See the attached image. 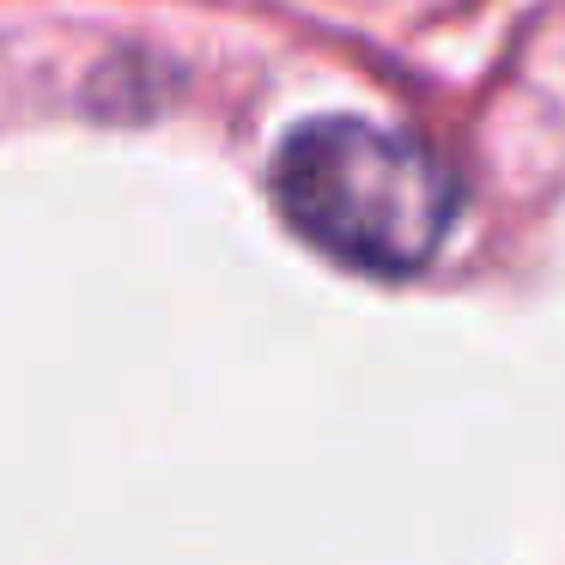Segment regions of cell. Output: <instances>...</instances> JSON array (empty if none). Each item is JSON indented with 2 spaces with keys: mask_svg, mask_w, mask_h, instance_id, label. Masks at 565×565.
I'll return each instance as SVG.
<instances>
[{
  "mask_svg": "<svg viewBox=\"0 0 565 565\" xmlns=\"http://www.w3.org/2000/svg\"><path fill=\"white\" fill-rule=\"evenodd\" d=\"M274 201L322 256L365 274H414L456 220V177L414 135L365 116H322L280 140Z\"/></svg>",
  "mask_w": 565,
  "mask_h": 565,
  "instance_id": "6da1fadb",
  "label": "cell"
}]
</instances>
